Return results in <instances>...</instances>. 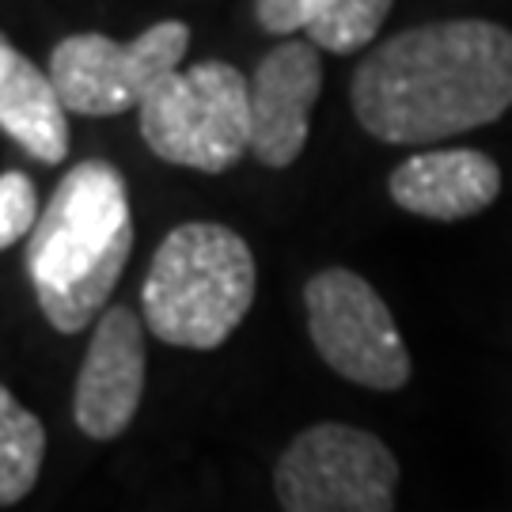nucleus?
<instances>
[{
    "label": "nucleus",
    "mask_w": 512,
    "mask_h": 512,
    "mask_svg": "<svg viewBox=\"0 0 512 512\" xmlns=\"http://www.w3.org/2000/svg\"><path fill=\"white\" fill-rule=\"evenodd\" d=\"M512 107V31L448 19L387 38L357 65L353 114L384 145H425L497 122Z\"/></svg>",
    "instance_id": "1"
},
{
    "label": "nucleus",
    "mask_w": 512,
    "mask_h": 512,
    "mask_svg": "<svg viewBox=\"0 0 512 512\" xmlns=\"http://www.w3.org/2000/svg\"><path fill=\"white\" fill-rule=\"evenodd\" d=\"M129 251L133 209L122 171L107 160L76 164L27 239V277L46 323L61 334H80L103 319Z\"/></svg>",
    "instance_id": "2"
},
{
    "label": "nucleus",
    "mask_w": 512,
    "mask_h": 512,
    "mask_svg": "<svg viewBox=\"0 0 512 512\" xmlns=\"http://www.w3.org/2000/svg\"><path fill=\"white\" fill-rule=\"evenodd\" d=\"M255 281V255L239 232L209 220L179 224L148 262L145 327L164 346L217 349L251 311Z\"/></svg>",
    "instance_id": "3"
},
{
    "label": "nucleus",
    "mask_w": 512,
    "mask_h": 512,
    "mask_svg": "<svg viewBox=\"0 0 512 512\" xmlns=\"http://www.w3.org/2000/svg\"><path fill=\"white\" fill-rule=\"evenodd\" d=\"M137 114L145 145L164 164L220 175L251 152V80L228 61L171 73Z\"/></svg>",
    "instance_id": "4"
},
{
    "label": "nucleus",
    "mask_w": 512,
    "mask_h": 512,
    "mask_svg": "<svg viewBox=\"0 0 512 512\" xmlns=\"http://www.w3.org/2000/svg\"><path fill=\"white\" fill-rule=\"evenodd\" d=\"M274 490L281 512H395L399 459L368 429L319 421L281 452Z\"/></svg>",
    "instance_id": "5"
},
{
    "label": "nucleus",
    "mask_w": 512,
    "mask_h": 512,
    "mask_svg": "<svg viewBox=\"0 0 512 512\" xmlns=\"http://www.w3.org/2000/svg\"><path fill=\"white\" fill-rule=\"evenodd\" d=\"M304 308L311 342L342 380L372 391H399L410 380V349L395 315L361 274L342 266L315 274Z\"/></svg>",
    "instance_id": "6"
},
{
    "label": "nucleus",
    "mask_w": 512,
    "mask_h": 512,
    "mask_svg": "<svg viewBox=\"0 0 512 512\" xmlns=\"http://www.w3.org/2000/svg\"><path fill=\"white\" fill-rule=\"evenodd\" d=\"M190 50L186 23H156L133 42H114L107 35H73L57 42L50 57V80L65 110L88 118H114L141 107L152 88L179 73V61Z\"/></svg>",
    "instance_id": "7"
},
{
    "label": "nucleus",
    "mask_w": 512,
    "mask_h": 512,
    "mask_svg": "<svg viewBox=\"0 0 512 512\" xmlns=\"http://www.w3.org/2000/svg\"><path fill=\"white\" fill-rule=\"evenodd\" d=\"M145 395V327L122 304L103 311L76 376L73 418L92 440H114L137 418Z\"/></svg>",
    "instance_id": "8"
},
{
    "label": "nucleus",
    "mask_w": 512,
    "mask_h": 512,
    "mask_svg": "<svg viewBox=\"0 0 512 512\" xmlns=\"http://www.w3.org/2000/svg\"><path fill=\"white\" fill-rule=\"evenodd\" d=\"M323 92V61L315 42H281L251 76V152L258 164L289 167L308 145L311 107Z\"/></svg>",
    "instance_id": "9"
},
{
    "label": "nucleus",
    "mask_w": 512,
    "mask_h": 512,
    "mask_svg": "<svg viewBox=\"0 0 512 512\" xmlns=\"http://www.w3.org/2000/svg\"><path fill=\"white\" fill-rule=\"evenodd\" d=\"M391 202L425 220H467L501 194V167L478 148H433L391 171Z\"/></svg>",
    "instance_id": "10"
},
{
    "label": "nucleus",
    "mask_w": 512,
    "mask_h": 512,
    "mask_svg": "<svg viewBox=\"0 0 512 512\" xmlns=\"http://www.w3.org/2000/svg\"><path fill=\"white\" fill-rule=\"evenodd\" d=\"M54 80L12 42H0V126L38 164L69 156V122Z\"/></svg>",
    "instance_id": "11"
},
{
    "label": "nucleus",
    "mask_w": 512,
    "mask_h": 512,
    "mask_svg": "<svg viewBox=\"0 0 512 512\" xmlns=\"http://www.w3.org/2000/svg\"><path fill=\"white\" fill-rule=\"evenodd\" d=\"M42 459H46L42 421L4 387L0 391V501L8 509L35 490Z\"/></svg>",
    "instance_id": "12"
},
{
    "label": "nucleus",
    "mask_w": 512,
    "mask_h": 512,
    "mask_svg": "<svg viewBox=\"0 0 512 512\" xmlns=\"http://www.w3.org/2000/svg\"><path fill=\"white\" fill-rule=\"evenodd\" d=\"M395 0H338L334 12L323 16L308 31V42L330 54H353L365 50L372 38L380 35V23L387 19Z\"/></svg>",
    "instance_id": "13"
},
{
    "label": "nucleus",
    "mask_w": 512,
    "mask_h": 512,
    "mask_svg": "<svg viewBox=\"0 0 512 512\" xmlns=\"http://www.w3.org/2000/svg\"><path fill=\"white\" fill-rule=\"evenodd\" d=\"M38 220V190L23 171L0 175V247H16V239L35 236Z\"/></svg>",
    "instance_id": "14"
},
{
    "label": "nucleus",
    "mask_w": 512,
    "mask_h": 512,
    "mask_svg": "<svg viewBox=\"0 0 512 512\" xmlns=\"http://www.w3.org/2000/svg\"><path fill=\"white\" fill-rule=\"evenodd\" d=\"M258 27L266 35H293V31H308V0H255Z\"/></svg>",
    "instance_id": "15"
}]
</instances>
